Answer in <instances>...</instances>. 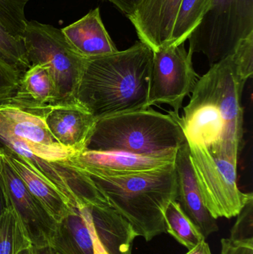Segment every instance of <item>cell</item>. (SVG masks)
Wrapping results in <instances>:
<instances>
[{"label": "cell", "instance_id": "obj_1", "mask_svg": "<svg viewBox=\"0 0 253 254\" xmlns=\"http://www.w3.org/2000/svg\"><path fill=\"white\" fill-rule=\"evenodd\" d=\"M245 83L233 54L211 65L198 80L180 119L187 142L238 164L244 146Z\"/></svg>", "mask_w": 253, "mask_h": 254}, {"label": "cell", "instance_id": "obj_2", "mask_svg": "<svg viewBox=\"0 0 253 254\" xmlns=\"http://www.w3.org/2000/svg\"><path fill=\"white\" fill-rule=\"evenodd\" d=\"M153 59L150 46L138 41L129 49L86 60L77 101L96 120L146 110Z\"/></svg>", "mask_w": 253, "mask_h": 254}, {"label": "cell", "instance_id": "obj_3", "mask_svg": "<svg viewBox=\"0 0 253 254\" xmlns=\"http://www.w3.org/2000/svg\"><path fill=\"white\" fill-rule=\"evenodd\" d=\"M86 175L108 204L132 225L138 237L149 242L166 233L165 211L178 198L175 161L125 176Z\"/></svg>", "mask_w": 253, "mask_h": 254}, {"label": "cell", "instance_id": "obj_4", "mask_svg": "<svg viewBox=\"0 0 253 254\" xmlns=\"http://www.w3.org/2000/svg\"><path fill=\"white\" fill-rule=\"evenodd\" d=\"M179 113L150 108L96 121L86 149L119 151L146 156H170L187 140Z\"/></svg>", "mask_w": 253, "mask_h": 254}, {"label": "cell", "instance_id": "obj_5", "mask_svg": "<svg viewBox=\"0 0 253 254\" xmlns=\"http://www.w3.org/2000/svg\"><path fill=\"white\" fill-rule=\"evenodd\" d=\"M23 40L31 65L49 68L59 92V104L77 102L76 95L86 59L71 47L62 29L28 21Z\"/></svg>", "mask_w": 253, "mask_h": 254}, {"label": "cell", "instance_id": "obj_6", "mask_svg": "<svg viewBox=\"0 0 253 254\" xmlns=\"http://www.w3.org/2000/svg\"><path fill=\"white\" fill-rule=\"evenodd\" d=\"M252 33L253 0H212L188 38V52L203 54L212 65L230 55L239 41Z\"/></svg>", "mask_w": 253, "mask_h": 254}, {"label": "cell", "instance_id": "obj_7", "mask_svg": "<svg viewBox=\"0 0 253 254\" xmlns=\"http://www.w3.org/2000/svg\"><path fill=\"white\" fill-rule=\"evenodd\" d=\"M187 143L203 203L212 217L237 216L253 199L252 192L245 193L238 187L237 164L216 156L205 146Z\"/></svg>", "mask_w": 253, "mask_h": 254}, {"label": "cell", "instance_id": "obj_8", "mask_svg": "<svg viewBox=\"0 0 253 254\" xmlns=\"http://www.w3.org/2000/svg\"><path fill=\"white\" fill-rule=\"evenodd\" d=\"M46 106L0 103V140H16L49 162H65L76 152L62 146L49 131L45 122Z\"/></svg>", "mask_w": 253, "mask_h": 254}, {"label": "cell", "instance_id": "obj_9", "mask_svg": "<svg viewBox=\"0 0 253 254\" xmlns=\"http://www.w3.org/2000/svg\"><path fill=\"white\" fill-rule=\"evenodd\" d=\"M193 56L186 50L184 43L153 51L149 107L165 104L179 113L184 99L192 93L198 81Z\"/></svg>", "mask_w": 253, "mask_h": 254}, {"label": "cell", "instance_id": "obj_10", "mask_svg": "<svg viewBox=\"0 0 253 254\" xmlns=\"http://www.w3.org/2000/svg\"><path fill=\"white\" fill-rule=\"evenodd\" d=\"M0 178L7 206L14 210L33 246H50L56 229V221L28 190L0 146Z\"/></svg>", "mask_w": 253, "mask_h": 254}, {"label": "cell", "instance_id": "obj_11", "mask_svg": "<svg viewBox=\"0 0 253 254\" xmlns=\"http://www.w3.org/2000/svg\"><path fill=\"white\" fill-rule=\"evenodd\" d=\"M175 155L146 156L119 151L84 149L76 152L63 163L86 174L119 176L147 171L170 164L175 161Z\"/></svg>", "mask_w": 253, "mask_h": 254}, {"label": "cell", "instance_id": "obj_12", "mask_svg": "<svg viewBox=\"0 0 253 254\" xmlns=\"http://www.w3.org/2000/svg\"><path fill=\"white\" fill-rule=\"evenodd\" d=\"M96 121L78 101L45 107V122L53 137L76 152L86 149Z\"/></svg>", "mask_w": 253, "mask_h": 254}, {"label": "cell", "instance_id": "obj_13", "mask_svg": "<svg viewBox=\"0 0 253 254\" xmlns=\"http://www.w3.org/2000/svg\"><path fill=\"white\" fill-rule=\"evenodd\" d=\"M175 168L178 184V198L183 211L197 227L205 238L218 232L216 219L212 217L203 203L190 160L187 140L177 150Z\"/></svg>", "mask_w": 253, "mask_h": 254}, {"label": "cell", "instance_id": "obj_14", "mask_svg": "<svg viewBox=\"0 0 253 254\" xmlns=\"http://www.w3.org/2000/svg\"><path fill=\"white\" fill-rule=\"evenodd\" d=\"M182 0H142L128 16L140 41L152 51L166 47Z\"/></svg>", "mask_w": 253, "mask_h": 254}, {"label": "cell", "instance_id": "obj_15", "mask_svg": "<svg viewBox=\"0 0 253 254\" xmlns=\"http://www.w3.org/2000/svg\"><path fill=\"white\" fill-rule=\"evenodd\" d=\"M71 47L83 58H98L118 52L101 19L100 7L62 28Z\"/></svg>", "mask_w": 253, "mask_h": 254}, {"label": "cell", "instance_id": "obj_16", "mask_svg": "<svg viewBox=\"0 0 253 254\" xmlns=\"http://www.w3.org/2000/svg\"><path fill=\"white\" fill-rule=\"evenodd\" d=\"M2 148L10 165L23 181L28 190L56 223L76 209L51 182L34 170L23 158L9 149Z\"/></svg>", "mask_w": 253, "mask_h": 254}, {"label": "cell", "instance_id": "obj_17", "mask_svg": "<svg viewBox=\"0 0 253 254\" xmlns=\"http://www.w3.org/2000/svg\"><path fill=\"white\" fill-rule=\"evenodd\" d=\"M91 220L101 244L108 254H132L138 237L130 223L110 204L89 206Z\"/></svg>", "mask_w": 253, "mask_h": 254}, {"label": "cell", "instance_id": "obj_18", "mask_svg": "<svg viewBox=\"0 0 253 254\" xmlns=\"http://www.w3.org/2000/svg\"><path fill=\"white\" fill-rule=\"evenodd\" d=\"M8 101L26 106L59 104V94L47 67L31 65L21 77L14 95Z\"/></svg>", "mask_w": 253, "mask_h": 254}, {"label": "cell", "instance_id": "obj_19", "mask_svg": "<svg viewBox=\"0 0 253 254\" xmlns=\"http://www.w3.org/2000/svg\"><path fill=\"white\" fill-rule=\"evenodd\" d=\"M50 246L60 254H94L90 231L78 208L58 222Z\"/></svg>", "mask_w": 253, "mask_h": 254}, {"label": "cell", "instance_id": "obj_20", "mask_svg": "<svg viewBox=\"0 0 253 254\" xmlns=\"http://www.w3.org/2000/svg\"><path fill=\"white\" fill-rule=\"evenodd\" d=\"M211 2L212 0H182L167 46L185 43L209 10Z\"/></svg>", "mask_w": 253, "mask_h": 254}, {"label": "cell", "instance_id": "obj_21", "mask_svg": "<svg viewBox=\"0 0 253 254\" xmlns=\"http://www.w3.org/2000/svg\"><path fill=\"white\" fill-rule=\"evenodd\" d=\"M166 233L188 250L206 240L197 227L183 211L178 201H172L164 213Z\"/></svg>", "mask_w": 253, "mask_h": 254}, {"label": "cell", "instance_id": "obj_22", "mask_svg": "<svg viewBox=\"0 0 253 254\" xmlns=\"http://www.w3.org/2000/svg\"><path fill=\"white\" fill-rule=\"evenodd\" d=\"M31 246L17 215L7 206L0 217V254H19Z\"/></svg>", "mask_w": 253, "mask_h": 254}, {"label": "cell", "instance_id": "obj_23", "mask_svg": "<svg viewBox=\"0 0 253 254\" xmlns=\"http://www.w3.org/2000/svg\"><path fill=\"white\" fill-rule=\"evenodd\" d=\"M0 61L23 74L31 67L22 39L10 35L0 25Z\"/></svg>", "mask_w": 253, "mask_h": 254}, {"label": "cell", "instance_id": "obj_24", "mask_svg": "<svg viewBox=\"0 0 253 254\" xmlns=\"http://www.w3.org/2000/svg\"><path fill=\"white\" fill-rule=\"evenodd\" d=\"M29 0H0V25L13 37L23 40L28 19L25 8Z\"/></svg>", "mask_w": 253, "mask_h": 254}, {"label": "cell", "instance_id": "obj_25", "mask_svg": "<svg viewBox=\"0 0 253 254\" xmlns=\"http://www.w3.org/2000/svg\"><path fill=\"white\" fill-rule=\"evenodd\" d=\"M237 216L229 239L234 243L253 246V199L243 207Z\"/></svg>", "mask_w": 253, "mask_h": 254}, {"label": "cell", "instance_id": "obj_26", "mask_svg": "<svg viewBox=\"0 0 253 254\" xmlns=\"http://www.w3.org/2000/svg\"><path fill=\"white\" fill-rule=\"evenodd\" d=\"M232 54L242 79L248 81L253 74V33L240 40Z\"/></svg>", "mask_w": 253, "mask_h": 254}, {"label": "cell", "instance_id": "obj_27", "mask_svg": "<svg viewBox=\"0 0 253 254\" xmlns=\"http://www.w3.org/2000/svg\"><path fill=\"white\" fill-rule=\"evenodd\" d=\"M22 74L0 61V103L8 101L14 95Z\"/></svg>", "mask_w": 253, "mask_h": 254}, {"label": "cell", "instance_id": "obj_28", "mask_svg": "<svg viewBox=\"0 0 253 254\" xmlns=\"http://www.w3.org/2000/svg\"><path fill=\"white\" fill-rule=\"evenodd\" d=\"M220 254H253V246L234 243L230 239H221Z\"/></svg>", "mask_w": 253, "mask_h": 254}, {"label": "cell", "instance_id": "obj_29", "mask_svg": "<svg viewBox=\"0 0 253 254\" xmlns=\"http://www.w3.org/2000/svg\"><path fill=\"white\" fill-rule=\"evenodd\" d=\"M79 210H80V213L83 215L88 228H89V231H90L92 239V245H93L94 254H108L107 253L106 251L105 250V249H104L102 245L101 244L98 236H97L87 208L86 207H82V208H80Z\"/></svg>", "mask_w": 253, "mask_h": 254}, {"label": "cell", "instance_id": "obj_30", "mask_svg": "<svg viewBox=\"0 0 253 254\" xmlns=\"http://www.w3.org/2000/svg\"><path fill=\"white\" fill-rule=\"evenodd\" d=\"M112 3L120 11L126 15L131 16L136 10L142 0H108Z\"/></svg>", "mask_w": 253, "mask_h": 254}, {"label": "cell", "instance_id": "obj_31", "mask_svg": "<svg viewBox=\"0 0 253 254\" xmlns=\"http://www.w3.org/2000/svg\"><path fill=\"white\" fill-rule=\"evenodd\" d=\"M186 254H212V252L206 240H203L199 243L197 246L189 250Z\"/></svg>", "mask_w": 253, "mask_h": 254}, {"label": "cell", "instance_id": "obj_32", "mask_svg": "<svg viewBox=\"0 0 253 254\" xmlns=\"http://www.w3.org/2000/svg\"><path fill=\"white\" fill-rule=\"evenodd\" d=\"M7 207V199H6L5 194H4L2 183H1V178H0V217H1V215L3 214Z\"/></svg>", "mask_w": 253, "mask_h": 254}, {"label": "cell", "instance_id": "obj_33", "mask_svg": "<svg viewBox=\"0 0 253 254\" xmlns=\"http://www.w3.org/2000/svg\"><path fill=\"white\" fill-rule=\"evenodd\" d=\"M35 248V254H55L52 248L49 246L45 247Z\"/></svg>", "mask_w": 253, "mask_h": 254}, {"label": "cell", "instance_id": "obj_34", "mask_svg": "<svg viewBox=\"0 0 253 254\" xmlns=\"http://www.w3.org/2000/svg\"><path fill=\"white\" fill-rule=\"evenodd\" d=\"M19 254H35V248L34 246H31V248L25 249Z\"/></svg>", "mask_w": 253, "mask_h": 254}, {"label": "cell", "instance_id": "obj_35", "mask_svg": "<svg viewBox=\"0 0 253 254\" xmlns=\"http://www.w3.org/2000/svg\"><path fill=\"white\" fill-rule=\"evenodd\" d=\"M53 252H54V251H53ZM55 254H60L56 253V252H55Z\"/></svg>", "mask_w": 253, "mask_h": 254}]
</instances>
